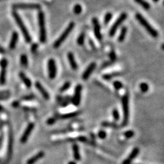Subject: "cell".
<instances>
[{"label": "cell", "instance_id": "e0dca14e", "mask_svg": "<svg viewBox=\"0 0 164 164\" xmlns=\"http://www.w3.org/2000/svg\"><path fill=\"white\" fill-rule=\"evenodd\" d=\"M12 144H13V136L12 131L10 129L9 131V140H8V159H10L12 157Z\"/></svg>", "mask_w": 164, "mask_h": 164}, {"label": "cell", "instance_id": "9c48e42d", "mask_svg": "<svg viewBox=\"0 0 164 164\" xmlns=\"http://www.w3.org/2000/svg\"><path fill=\"white\" fill-rule=\"evenodd\" d=\"M1 73H0V84L4 85L6 81V69L8 61L6 59H3L1 61Z\"/></svg>", "mask_w": 164, "mask_h": 164}, {"label": "cell", "instance_id": "ba28073f", "mask_svg": "<svg viewBox=\"0 0 164 164\" xmlns=\"http://www.w3.org/2000/svg\"><path fill=\"white\" fill-rule=\"evenodd\" d=\"M13 9H40V4L38 3H19L13 5Z\"/></svg>", "mask_w": 164, "mask_h": 164}, {"label": "cell", "instance_id": "8d00e7d4", "mask_svg": "<svg viewBox=\"0 0 164 164\" xmlns=\"http://www.w3.org/2000/svg\"><path fill=\"white\" fill-rule=\"evenodd\" d=\"M35 96L33 95V94H28V95L24 96L22 97V100L24 101H32V100L34 99Z\"/></svg>", "mask_w": 164, "mask_h": 164}, {"label": "cell", "instance_id": "ffe728a7", "mask_svg": "<svg viewBox=\"0 0 164 164\" xmlns=\"http://www.w3.org/2000/svg\"><path fill=\"white\" fill-rule=\"evenodd\" d=\"M73 157L75 161H80L81 155L80 152V148L79 146L77 144H74L73 145Z\"/></svg>", "mask_w": 164, "mask_h": 164}, {"label": "cell", "instance_id": "7402d4cb", "mask_svg": "<svg viewBox=\"0 0 164 164\" xmlns=\"http://www.w3.org/2000/svg\"><path fill=\"white\" fill-rule=\"evenodd\" d=\"M127 28L126 27H123L121 29L120 33L119 36H118V41L119 42H123L125 39V37L127 36Z\"/></svg>", "mask_w": 164, "mask_h": 164}, {"label": "cell", "instance_id": "277c9868", "mask_svg": "<svg viewBox=\"0 0 164 164\" xmlns=\"http://www.w3.org/2000/svg\"><path fill=\"white\" fill-rule=\"evenodd\" d=\"M75 27V24L73 22H71L69 24V26H67V28H66V30L62 32V34L60 36V37L55 40V42L53 43V47L54 48H58L63 43V42L66 39L67 37L69 36L70 33L72 32L73 28Z\"/></svg>", "mask_w": 164, "mask_h": 164}, {"label": "cell", "instance_id": "4316f807", "mask_svg": "<svg viewBox=\"0 0 164 164\" xmlns=\"http://www.w3.org/2000/svg\"><path fill=\"white\" fill-rule=\"evenodd\" d=\"M10 96V92L9 91H1L0 92V100L8 99Z\"/></svg>", "mask_w": 164, "mask_h": 164}, {"label": "cell", "instance_id": "3957f363", "mask_svg": "<svg viewBox=\"0 0 164 164\" xmlns=\"http://www.w3.org/2000/svg\"><path fill=\"white\" fill-rule=\"evenodd\" d=\"M38 25L40 27V42L44 43L47 40V32L45 28V14L42 11H40L38 14Z\"/></svg>", "mask_w": 164, "mask_h": 164}, {"label": "cell", "instance_id": "5b68a950", "mask_svg": "<svg viewBox=\"0 0 164 164\" xmlns=\"http://www.w3.org/2000/svg\"><path fill=\"white\" fill-rule=\"evenodd\" d=\"M122 109H123V120L122 125L125 127L127 125L129 122V94H125L122 97Z\"/></svg>", "mask_w": 164, "mask_h": 164}, {"label": "cell", "instance_id": "7dc6e473", "mask_svg": "<svg viewBox=\"0 0 164 164\" xmlns=\"http://www.w3.org/2000/svg\"><path fill=\"white\" fill-rule=\"evenodd\" d=\"M68 164H77V163L75 161H71L69 162Z\"/></svg>", "mask_w": 164, "mask_h": 164}, {"label": "cell", "instance_id": "c3c4849f", "mask_svg": "<svg viewBox=\"0 0 164 164\" xmlns=\"http://www.w3.org/2000/svg\"><path fill=\"white\" fill-rule=\"evenodd\" d=\"M153 1H155V2H157V1H159V0H152Z\"/></svg>", "mask_w": 164, "mask_h": 164}, {"label": "cell", "instance_id": "8fae6325", "mask_svg": "<svg viewBox=\"0 0 164 164\" xmlns=\"http://www.w3.org/2000/svg\"><path fill=\"white\" fill-rule=\"evenodd\" d=\"M34 129V123H30L28 125V127H26V130L24 132V134H23L22 136H21V140H20V142H21L22 144H25L27 141L29 139V137H30V134H32V131H33V129Z\"/></svg>", "mask_w": 164, "mask_h": 164}, {"label": "cell", "instance_id": "d4e9b609", "mask_svg": "<svg viewBox=\"0 0 164 164\" xmlns=\"http://www.w3.org/2000/svg\"><path fill=\"white\" fill-rule=\"evenodd\" d=\"M120 75H121L120 73L116 72V73H109V74H105L103 76V78L105 80H109L113 78H115L116 76H119Z\"/></svg>", "mask_w": 164, "mask_h": 164}, {"label": "cell", "instance_id": "f1b7e54d", "mask_svg": "<svg viewBox=\"0 0 164 164\" xmlns=\"http://www.w3.org/2000/svg\"><path fill=\"white\" fill-rule=\"evenodd\" d=\"M102 125H103V127H110V128H113V129H118L119 127V126L117 124H115V123L110 122H102Z\"/></svg>", "mask_w": 164, "mask_h": 164}, {"label": "cell", "instance_id": "cb8c5ba5", "mask_svg": "<svg viewBox=\"0 0 164 164\" xmlns=\"http://www.w3.org/2000/svg\"><path fill=\"white\" fill-rule=\"evenodd\" d=\"M80 113V111H75V112H71L69 113H64V114L61 115L60 118L62 119H69L73 118L75 116H77Z\"/></svg>", "mask_w": 164, "mask_h": 164}, {"label": "cell", "instance_id": "74e56055", "mask_svg": "<svg viewBox=\"0 0 164 164\" xmlns=\"http://www.w3.org/2000/svg\"><path fill=\"white\" fill-rule=\"evenodd\" d=\"M107 136V134H106L105 131H104L103 130L99 131L98 132V137L101 139H105Z\"/></svg>", "mask_w": 164, "mask_h": 164}, {"label": "cell", "instance_id": "836d02e7", "mask_svg": "<svg viewBox=\"0 0 164 164\" xmlns=\"http://www.w3.org/2000/svg\"><path fill=\"white\" fill-rule=\"evenodd\" d=\"M134 135H135L134 131L132 130L127 131L124 133V136L125 137V138L127 139H130L131 138H133V137L134 136Z\"/></svg>", "mask_w": 164, "mask_h": 164}, {"label": "cell", "instance_id": "9a60e30c", "mask_svg": "<svg viewBox=\"0 0 164 164\" xmlns=\"http://www.w3.org/2000/svg\"><path fill=\"white\" fill-rule=\"evenodd\" d=\"M35 86L38 91L40 92V93L41 94V95L43 96V98H45V100H49L50 98V95L49 94V92L47 91V90L42 86V85L40 84L39 82H36L35 84Z\"/></svg>", "mask_w": 164, "mask_h": 164}, {"label": "cell", "instance_id": "7a4b0ae2", "mask_svg": "<svg viewBox=\"0 0 164 164\" xmlns=\"http://www.w3.org/2000/svg\"><path fill=\"white\" fill-rule=\"evenodd\" d=\"M136 17L137 20H138L139 22H140V24L144 27V29L147 31L148 33L150 36L154 38L157 37L158 35H159L157 31L155 29L153 28V27H152L147 21H146V19L144 18L142 15L140 14V13H137L136 15Z\"/></svg>", "mask_w": 164, "mask_h": 164}, {"label": "cell", "instance_id": "b9f144b4", "mask_svg": "<svg viewBox=\"0 0 164 164\" xmlns=\"http://www.w3.org/2000/svg\"><path fill=\"white\" fill-rule=\"evenodd\" d=\"M38 44H36V43L33 44L32 46V51L34 52H34H36V50H37V49H38Z\"/></svg>", "mask_w": 164, "mask_h": 164}, {"label": "cell", "instance_id": "603a6c76", "mask_svg": "<svg viewBox=\"0 0 164 164\" xmlns=\"http://www.w3.org/2000/svg\"><path fill=\"white\" fill-rule=\"evenodd\" d=\"M135 2H136L137 3H138L139 5H140L145 10H149L150 8V3L146 1L145 0H134Z\"/></svg>", "mask_w": 164, "mask_h": 164}, {"label": "cell", "instance_id": "83f0119b", "mask_svg": "<svg viewBox=\"0 0 164 164\" xmlns=\"http://www.w3.org/2000/svg\"><path fill=\"white\" fill-rule=\"evenodd\" d=\"M85 41V33L84 32H82L80 34V36H78V40H77V42L79 45L82 46L84 45Z\"/></svg>", "mask_w": 164, "mask_h": 164}, {"label": "cell", "instance_id": "484cf974", "mask_svg": "<svg viewBox=\"0 0 164 164\" xmlns=\"http://www.w3.org/2000/svg\"><path fill=\"white\" fill-rule=\"evenodd\" d=\"M21 65L24 66V67H27L28 65V58L27 57V55L26 54H23V55H21Z\"/></svg>", "mask_w": 164, "mask_h": 164}, {"label": "cell", "instance_id": "4fadbf2b", "mask_svg": "<svg viewBox=\"0 0 164 164\" xmlns=\"http://www.w3.org/2000/svg\"><path fill=\"white\" fill-rule=\"evenodd\" d=\"M139 153H140V149L138 147L134 148L132 150V151L131 152V153L129 154L128 157L122 161V164H131L135 158L139 155Z\"/></svg>", "mask_w": 164, "mask_h": 164}, {"label": "cell", "instance_id": "4dcf8cb0", "mask_svg": "<svg viewBox=\"0 0 164 164\" xmlns=\"http://www.w3.org/2000/svg\"><path fill=\"white\" fill-rule=\"evenodd\" d=\"M82 11V7L80 4H76L73 8V12L75 15H80Z\"/></svg>", "mask_w": 164, "mask_h": 164}, {"label": "cell", "instance_id": "e575fe53", "mask_svg": "<svg viewBox=\"0 0 164 164\" xmlns=\"http://www.w3.org/2000/svg\"><path fill=\"white\" fill-rule=\"evenodd\" d=\"M140 88L141 91L142 92H146L148 89H149V86H148V85L146 83H142V84H140Z\"/></svg>", "mask_w": 164, "mask_h": 164}, {"label": "cell", "instance_id": "d590c367", "mask_svg": "<svg viewBox=\"0 0 164 164\" xmlns=\"http://www.w3.org/2000/svg\"><path fill=\"white\" fill-rule=\"evenodd\" d=\"M112 116H113V119L115 120L116 121L120 119V113H119V111L117 110L116 109H114L112 111Z\"/></svg>", "mask_w": 164, "mask_h": 164}, {"label": "cell", "instance_id": "30bf717a", "mask_svg": "<svg viewBox=\"0 0 164 164\" xmlns=\"http://www.w3.org/2000/svg\"><path fill=\"white\" fill-rule=\"evenodd\" d=\"M82 90V86L81 84H78L76 86L75 89V93L72 98V103L75 106H79L81 102V93Z\"/></svg>", "mask_w": 164, "mask_h": 164}, {"label": "cell", "instance_id": "bcb514c9", "mask_svg": "<svg viewBox=\"0 0 164 164\" xmlns=\"http://www.w3.org/2000/svg\"><path fill=\"white\" fill-rule=\"evenodd\" d=\"M3 111H4V109H3L2 106L0 105V112H3Z\"/></svg>", "mask_w": 164, "mask_h": 164}, {"label": "cell", "instance_id": "ac0fdd59", "mask_svg": "<svg viewBox=\"0 0 164 164\" xmlns=\"http://www.w3.org/2000/svg\"><path fill=\"white\" fill-rule=\"evenodd\" d=\"M19 40V34L18 33L16 32H14L12 33V36H11V40L10 42V45L9 47L10 49H14L15 47H16L17 43L18 42Z\"/></svg>", "mask_w": 164, "mask_h": 164}, {"label": "cell", "instance_id": "ee69618b", "mask_svg": "<svg viewBox=\"0 0 164 164\" xmlns=\"http://www.w3.org/2000/svg\"><path fill=\"white\" fill-rule=\"evenodd\" d=\"M90 45H91V47L93 48L94 49H96V47H95V45H94V42H92V40H90Z\"/></svg>", "mask_w": 164, "mask_h": 164}, {"label": "cell", "instance_id": "f6af8a7d", "mask_svg": "<svg viewBox=\"0 0 164 164\" xmlns=\"http://www.w3.org/2000/svg\"><path fill=\"white\" fill-rule=\"evenodd\" d=\"M0 53H5V50L3 49V48L2 47L0 46Z\"/></svg>", "mask_w": 164, "mask_h": 164}, {"label": "cell", "instance_id": "6da1fadb", "mask_svg": "<svg viewBox=\"0 0 164 164\" xmlns=\"http://www.w3.org/2000/svg\"><path fill=\"white\" fill-rule=\"evenodd\" d=\"M12 16L14 17L15 21H16L17 24L18 25V26L20 28V30L22 32L23 35H24V37L26 40V41L27 42H30L31 40H32V37H31L30 33H29L28 29L25 26L24 21H23L22 19L21 18V17L19 16V15L17 13L16 11H13L12 12Z\"/></svg>", "mask_w": 164, "mask_h": 164}, {"label": "cell", "instance_id": "d6986e66", "mask_svg": "<svg viewBox=\"0 0 164 164\" xmlns=\"http://www.w3.org/2000/svg\"><path fill=\"white\" fill-rule=\"evenodd\" d=\"M68 60L71 68H72L73 70H77L78 68V63H77L76 61H75L74 55H73L72 52H69L68 53Z\"/></svg>", "mask_w": 164, "mask_h": 164}, {"label": "cell", "instance_id": "7c38bea8", "mask_svg": "<svg viewBox=\"0 0 164 164\" xmlns=\"http://www.w3.org/2000/svg\"><path fill=\"white\" fill-rule=\"evenodd\" d=\"M92 24L94 26V35H95L96 39L98 40H102V35L101 33V26H100L99 21H98V19L96 17H94L92 19Z\"/></svg>", "mask_w": 164, "mask_h": 164}, {"label": "cell", "instance_id": "681fc988", "mask_svg": "<svg viewBox=\"0 0 164 164\" xmlns=\"http://www.w3.org/2000/svg\"><path fill=\"white\" fill-rule=\"evenodd\" d=\"M3 1V0H0V1Z\"/></svg>", "mask_w": 164, "mask_h": 164}, {"label": "cell", "instance_id": "44dd1931", "mask_svg": "<svg viewBox=\"0 0 164 164\" xmlns=\"http://www.w3.org/2000/svg\"><path fill=\"white\" fill-rule=\"evenodd\" d=\"M19 77H20V79L22 80V82H24V84L26 85L27 88H31V86H32V82H31L30 79L25 75V73H24L23 72L19 73Z\"/></svg>", "mask_w": 164, "mask_h": 164}, {"label": "cell", "instance_id": "5bb4252c", "mask_svg": "<svg viewBox=\"0 0 164 164\" xmlns=\"http://www.w3.org/2000/svg\"><path fill=\"white\" fill-rule=\"evenodd\" d=\"M96 66V64L95 62H92L88 66V68L86 69V71H84V73L82 75V79L84 80H87L88 78H90V75L92 74V72L94 71Z\"/></svg>", "mask_w": 164, "mask_h": 164}, {"label": "cell", "instance_id": "1f68e13d", "mask_svg": "<svg viewBox=\"0 0 164 164\" xmlns=\"http://www.w3.org/2000/svg\"><path fill=\"white\" fill-rule=\"evenodd\" d=\"M111 18H112V14H111V12H107V14L105 15V17H104V24H105V25H107L109 24V22L111 21Z\"/></svg>", "mask_w": 164, "mask_h": 164}, {"label": "cell", "instance_id": "f35d334b", "mask_svg": "<svg viewBox=\"0 0 164 164\" xmlns=\"http://www.w3.org/2000/svg\"><path fill=\"white\" fill-rule=\"evenodd\" d=\"M109 58H110L112 61L115 60L116 58V53L113 51H111L110 53H109Z\"/></svg>", "mask_w": 164, "mask_h": 164}, {"label": "cell", "instance_id": "f546056e", "mask_svg": "<svg viewBox=\"0 0 164 164\" xmlns=\"http://www.w3.org/2000/svg\"><path fill=\"white\" fill-rule=\"evenodd\" d=\"M71 82H65L64 84L62 86L60 89V91L62 92L66 91L67 90L69 89V88L71 87Z\"/></svg>", "mask_w": 164, "mask_h": 164}, {"label": "cell", "instance_id": "2e32d148", "mask_svg": "<svg viewBox=\"0 0 164 164\" xmlns=\"http://www.w3.org/2000/svg\"><path fill=\"white\" fill-rule=\"evenodd\" d=\"M45 156V152L43 151H40L38 153H36L35 155H34L33 157H30L26 162V164H34L36 163L38 160L42 159V157Z\"/></svg>", "mask_w": 164, "mask_h": 164}, {"label": "cell", "instance_id": "8992f818", "mask_svg": "<svg viewBox=\"0 0 164 164\" xmlns=\"http://www.w3.org/2000/svg\"><path fill=\"white\" fill-rule=\"evenodd\" d=\"M127 15L125 12H122V14L120 15L118 18L117 19V20L114 22V24L112 25L110 30H109V36H114V34H116V32L118 29L119 26L122 24L123 21H124L125 19H127Z\"/></svg>", "mask_w": 164, "mask_h": 164}, {"label": "cell", "instance_id": "7bdbcfd3", "mask_svg": "<svg viewBox=\"0 0 164 164\" xmlns=\"http://www.w3.org/2000/svg\"><path fill=\"white\" fill-rule=\"evenodd\" d=\"M19 106V103L18 101H15L12 103V107H17Z\"/></svg>", "mask_w": 164, "mask_h": 164}, {"label": "cell", "instance_id": "ab89813d", "mask_svg": "<svg viewBox=\"0 0 164 164\" xmlns=\"http://www.w3.org/2000/svg\"><path fill=\"white\" fill-rule=\"evenodd\" d=\"M55 122V119L54 118H50L47 120V123L48 125H53Z\"/></svg>", "mask_w": 164, "mask_h": 164}, {"label": "cell", "instance_id": "52a82bcc", "mask_svg": "<svg viewBox=\"0 0 164 164\" xmlns=\"http://www.w3.org/2000/svg\"><path fill=\"white\" fill-rule=\"evenodd\" d=\"M48 67V74H49V78L51 80H53L55 78L57 75V67L56 64L53 59H49L47 63Z\"/></svg>", "mask_w": 164, "mask_h": 164}, {"label": "cell", "instance_id": "d6a6232c", "mask_svg": "<svg viewBox=\"0 0 164 164\" xmlns=\"http://www.w3.org/2000/svg\"><path fill=\"white\" fill-rule=\"evenodd\" d=\"M113 86L114 87V88L116 90H120L121 88H122L123 87V84L122 82H119V81H115L113 83Z\"/></svg>", "mask_w": 164, "mask_h": 164}, {"label": "cell", "instance_id": "60d3db41", "mask_svg": "<svg viewBox=\"0 0 164 164\" xmlns=\"http://www.w3.org/2000/svg\"><path fill=\"white\" fill-rule=\"evenodd\" d=\"M78 140L79 141H80V142H84V143H86V142H88V140H87V138H86V137H84V136H80L78 138Z\"/></svg>", "mask_w": 164, "mask_h": 164}]
</instances>
